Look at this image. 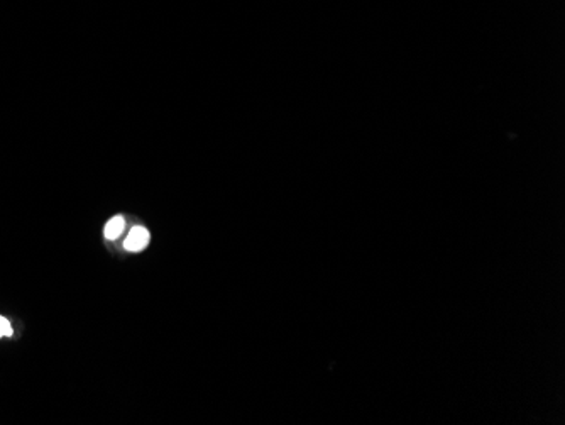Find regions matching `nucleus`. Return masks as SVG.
<instances>
[{
    "label": "nucleus",
    "mask_w": 565,
    "mask_h": 425,
    "mask_svg": "<svg viewBox=\"0 0 565 425\" xmlns=\"http://www.w3.org/2000/svg\"><path fill=\"white\" fill-rule=\"evenodd\" d=\"M149 243V232L144 227H134L125 239L124 248L128 251H142Z\"/></svg>",
    "instance_id": "obj_1"
},
{
    "label": "nucleus",
    "mask_w": 565,
    "mask_h": 425,
    "mask_svg": "<svg viewBox=\"0 0 565 425\" xmlns=\"http://www.w3.org/2000/svg\"><path fill=\"white\" fill-rule=\"evenodd\" d=\"M124 227H125L124 217H121V216L114 217V219H110L105 224V237L110 241L117 239V237L122 234V231H124Z\"/></svg>",
    "instance_id": "obj_2"
},
{
    "label": "nucleus",
    "mask_w": 565,
    "mask_h": 425,
    "mask_svg": "<svg viewBox=\"0 0 565 425\" xmlns=\"http://www.w3.org/2000/svg\"><path fill=\"white\" fill-rule=\"evenodd\" d=\"M12 336H14L12 325H10V322L6 319V317L0 315V339H2V338H12Z\"/></svg>",
    "instance_id": "obj_3"
}]
</instances>
